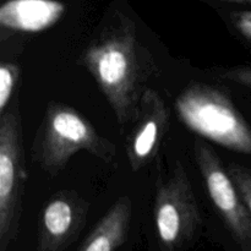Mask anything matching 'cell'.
<instances>
[{"mask_svg":"<svg viewBox=\"0 0 251 251\" xmlns=\"http://www.w3.org/2000/svg\"><path fill=\"white\" fill-rule=\"evenodd\" d=\"M141 47L134 22L120 16L80 55V64L95 78L120 126L131 124L146 90Z\"/></svg>","mask_w":251,"mask_h":251,"instance_id":"6da1fadb","label":"cell"},{"mask_svg":"<svg viewBox=\"0 0 251 251\" xmlns=\"http://www.w3.org/2000/svg\"><path fill=\"white\" fill-rule=\"evenodd\" d=\"M80 151H87L110 164L117 147L75 108L61 102H49L32 142V161L44 173L55 176Z\"/></svg>","mask_w":251,"mask_h":251,"instance_id":"7a4b0ae2","label":"cell"},{"mask_svg":"<svg viewBox=\"0 0 251 251\" xmlns=\"http://www.w3.org/2000/svg\"><path fill=\"white\" fill-rule=\"evenodd\" d=\"M181 122L199 136L225 149L251 154V127L229 96L205 85L191 83L176 100Z\"/></svg>","mask_w":251,"mask_h":251,"instance_id":"3957f363","label":"cell"},{"mask_svg":"<svg viewBox=\"0 0 251 251\" xmlns=\"http://www.w3.org/2000/svg\"><path fill=\"white\" fill-rule=\"evenodd\" d=\"M20 104L16 93L0 115V251H7L19 234L27 181Z\"/></svg>","mask_w":251,"mask_h":251,"instance_id":"277c9868","label":"cell"},{"mask_svg":"<svg viewBox=\"0 0 251 251\" xmlns=\"http://www.w3.org/2000/svg\"><path fill=\"white\" fill-rule=\"evenodd\" d=\"M153 217L162 251H183L200 229L198 200L181 163H176L166 180L159 184Z\"/></svg>","mask_w":251,"mask_h":251,"instance_id":"5b68a950","label":"cell"},{"mask_svg":"<svg viewBox=\"0 0 251 251\" xmlns=\"http://www.w3.org/2000/svg\"><path fill=\"white\" fill-rule=\"evenodd\" d=\"M194 154L208 196L223 223L242 250L251 251V211L227 168L203 140L195 139Z\"/></svg>","mask_w":251,"mask_h":251,"instance_id":"8992f818","label":"cell"},{"mask_svg":"<svg viewBox=\"0 0 251 251\" xmlns=\"http://www.w3.org/2000/svg\"><path fill=\"white\" fill-rule=\"evenodd\" d=\"M88 211L90 203L76 191L54 194L39 212L37 251H65L85 228Z\"/></svg>","mask_w":251,"mask_h":251,"instance_id":"52a82bcc","label":"cell"},{"mask_svg":"<svg viewBox=\"0 0 251 251\" xmlns=\"http://www.w3.org/2000/svg\"><path fill=\"white\" fill-rule=\"evenodd\" d=\"M169 123L171 114L163 98L157 91L146 88L125 137L126 159L132 172L137 173L153 161L168 134Z\"/></svg>","mask_w":251,"mask_h":251,"instance_id":"ba28073f","label":"cell"},{"mask_svg":"<svg viewBox=\"0 0 251 251\" xmlns=\"http://www.w3.org/2000/svg\"><path fill=\"white\" fill-rule=\"evenodd\" d=\"M65 10V5L58 0H7L0 7V25L36 33L54 26Z\"/></svg>","mask_w":251,"mask_h":251,"instance_id":"9c48e42d","label":"cell"},{"mask_svg":"<svg viewBox=\"0 0 251 251\" xmlns=\"http://www.w3.org/2000/svg\"><path fill=\"white\" fill-rule=\"evenodd\" d=\"M131 216V199L120 196L98 221L77 251H115L126 240Z\"/></svg>","mask_w":251,"mask_h":251,"instance_id":"30bf717a","label":"cell"},{"mask_svg":"<svg viewBox=\"0 0 251 251\" xmlns=\"http://www.w3.org/2000/svg\"><path fill=\"white\" fill-rule=\"evenodd\" d=\"M21 77V68L17 64L2 61L0 64V115L6 110L12 98L16 95L17 87Z\"/></svg>","mask_w":251,"mask_h":251,"instance_id":"8fae6325","label":"cell"},{"mask_svg":"<svg viewBox=\"0 0 251 251\" xmlns=\"http://www.w3.org/2000/svg\"><path fill=\"white\" fill-rule=\"evenodd\" d=\"M227 171L240 196L251 211V169L239 163H230L227 167Z\"/></svg>","mask_w":251,"mask_h":251,"instance_id":"7c38bea8","label":"cell"},{"mask_svg":"<svg viewBox=\"0 0 251 251\" xmlns=\"http://www.w3.org/2000/svg\"><path fill=\"white\" fill-rule=\"evenodd\" d=\"M230 21L238 33L251 43V11H235L230 14Z\"/></svg>","mask_w":251,"mask_h":251,"instance_id":"4fadbf2b","label":"cell"},{"mask_svg":"<svg viewBox=\"0 0 251 251\" xmlns=\"http://www.w3.org/2000/svg\"><path fill=\"white\" fill-rule=\"evenodd\" d=\"M222 77L226 78V80L232 81V82L239 83L244 87L251 88V66L229 69V70L223 73Z\"/></svg>","mask_w":251,"mask_h":251,"instance_id":"5bb4252c","label":"cell"},{"mask_svg":"<svg viewBox=\"0 0 251 251\" xmlns=\"http://www.w3.org/2000/svg\"><path fill=\"white\" fill-rule=\"evenodd\" d=\"M226 1L240 2V4H251V0H226Z\"/></svg>","mask_w":251,"mask_h":251,"instance_id":"9a60e30c","label":"cell"}]
</instances>
